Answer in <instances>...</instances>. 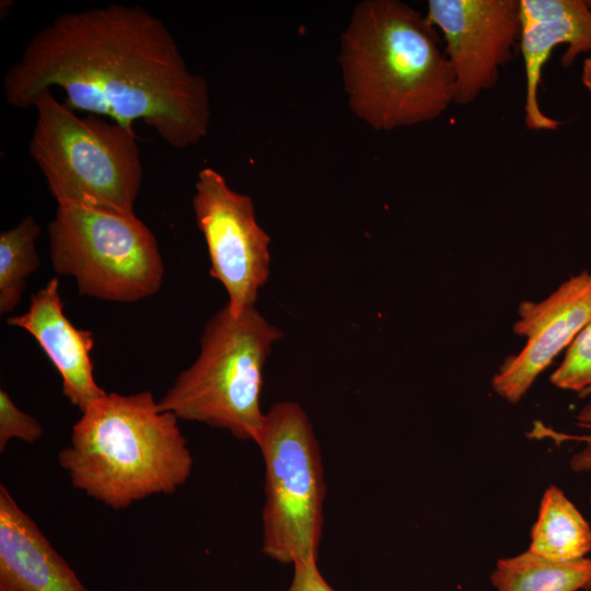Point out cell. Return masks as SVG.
Returning <instances> with one entry per match:
<instances>
[{"mask_svg": "<svg viewBox=\"0 0 591 591\" xmlns=\"http://www.w3.org/2000/svg\"><path fill=\"white\" fill-rule=\"evenodd\" d=\"M32 107L30 155L57 205L134 215L142 182L135 130L93 114L80 117L53 90L38 94Z\"/></svg>", "mask_w": 591, "mask_h": 591, "instance_id": "277c9868", "label": "cell"}, {"mask_svg": "<svg viewBox=\"0 0 591 591\" xmlns=\"http://www.w3.org/2000/svg\"><path fill=\"white\" fill-rule=\"evenodd\" d=\"M0 591H90L3 485Z\"/></svg>", "mask_w": 591, "mask_h": 591, "instance_id": "4fadbf2b", "label": "cell"}, {"mask_svg": "<svg viewBox=\"0 0 591 591\" xmlns=\"http://www.w3.org/2000/svg\"><path fill=\"white\" fill-rule=\"evenodd\" d=\"M522 23L519 48L525 70L524 124L534 131L556 130L561 123L538 104L543 67L553 50L567 46L560 62L572 66L591 51V2L584 0H520Z\"/></svg>", "mask_w": 591, "mask_h": 591, "instance_id": "8fae6325", "label": "cell"}, {"mask_svg": "<svg viewBox=\"0 0 591 591\" xmlns=\"http://www.w3.org/2000/svg\"><path fill=\"white\" fill-rule=\"evenodd\" d=\"M316 557L297 560L291 583L287 591H336L322 576Z\"/></svg>", "mask_w": 591, "mask_h": 591, "instance_id": "d6986e66", "label": "cell"}, {"mask_svg": "<svg viewBox=\"0 0 591 591\" xmlns=\"http://www.w3.org/2000/svg\"><path fill=\"white\" fill-rule=\"evenodd\" d=\"M576 422L584 433L575 434V441L583 445L570 457L569 465L576 473L591 474V402L578 413Z\"/></svg>", "mask_w": 591, "mask_h": 591, "instance_id": "ffe728a7", "label": "cell"}, {"mask_svg": "<svg viewBox=\"0 0 591 591\" xmlns=\"http://www.w3.org/2000/svg\"><path fill=\"white\" fill-rule=\"evenodd\" d=\"M193 208L210 258V275L229 296L234 315L254 306L269 276V235L258 225L252 198L233 190L211 167L197 175Z\"/></svg>", "mask_w": 591, "mask_h": 591, "instance_id": "ba28073f", "label": "cell"}, {"mask_svg": "<svg viewBox=\"0 0 591 591\" xmlns=\"http://www.w3.org/2000/svg\"><path fill=\"white\" fill-rule=\"evenodd\" d=\"M7 323L36 339L59 372L63 394L81 412L106 394L94 378L93 333L77 328L65 315L57 277L32 294L25 313L10 316Z\"/></svg>", "mask_w": 591, "mask_h": 591, "instance_id": "7c38bea8", "label": "cell"}, {"mask_svg": "<svg viewBox=\"0 0 591 591\" xmlns=\"http://www.w3.org/2000/svg\"><path fill=\"white\" fill-rule=\"evenodd\" d=\"M591 322V271L583 270L564 281L542 301H524L518 308L513 332L526 339L493 376L497 395L515 404L537 376L569 347Z\"/></svg>", "mask_w": 591, "mask_h": 591, "instance_id": "30bf717a", "label": "cell"}, {"mask_svg": "<svg viewBox=\"0 0 591 591\" xmlns=\"http://www.w3.org/2000/svg\"><path fill=\"white\" fill-rule=\"evenodd\" d=\"M551 383L586 397L591 395V322L566 349L560 364L549 376Z\"/></svg>", "mask_w": 591, "mask_h": 591, "instance_id": "e0dca14e", "label": "cell"}, {"mask_svg": "<svg viewBox=\"0 0 591 591\" xmlns=\"http://www.w3.org/2000/svg\"><path fill=\"white\" fill-rule=\"evenodd\" d=\"M581 82L591 94V58H586L582 63Z\"/></svg>", "mask_w": 591, "mask_h": 591, "instance_id": "44dd1931", "label": "cell"}, {"mask_svg": "<svg viewBox=\"0 0 591 591\" xmlns=\"http://www.w3.org/2000/svg\"><path fill=\"white\" fill-rule=\"evenodd\" d=\"M39 234L40 227L31 215L0 233V314L18 306L27 278L40 266L35 247Z\"/></svg>", "mask_w": 591, "mask_h": 591, "instance_id": "2e32d148", "label": "cell"}, {"mask_svg": "<svg viewBox=\"0 0 591 591\" xmlns=\"http://www.w3.org/2000/svg\"><path fill=\"white\" fill-rule=\"evenodd\" d=\"M426 19L443 36L457 105L493 89L520 43V0H429Z\"/></svg>", "mask_w": 591, "mask_h": 591, "instance_id": "9c48e42d", "label": "cell"}, {"mask_svg": "<svg viewBox=\"0 0 591 591\" xmlns=\"http://www.w3.org/2000/svg\"><path fill=\"white\" fill-rule=\"evenodd\" d=\"M255 443L265 465L263 553L282 564L317 558L326 485L305 412L294 402L275 404Z\"/></svg>", "mask_w": 591, "mask_h": 591, "instance_id": "52a82bcc", "label": "cell"}, {"mask_svg": "<svg viewBox=\"0 0 591 591\" xmlns=\"http://www.w3.org/2000/svg\"><path fill=\"white\" fill-rule=\"evenodd\" d=\"M58 462L76 489L114 510L174 493L193 470L178 418L149 391L106 393L91 403Z\"/></svg>", "mask_w": 591, "mask_h": 591, "instance_id": "3957f363", "label": "cell"}, {"mask_svg": "<svg viewBox=\"0 0 591 591\" xmlns=\"http://www.w3.org/2000/svg\"><path fill=\"white\" fill-rule=\"evenodd\" d=\"M54 89L74 112L129 129L142 121L176 149L208 134L207 81L187 68L164 22L139 5L66 12L37 31L4 74V97L26 109Z\"/></svg>", "mask_w": 591, "mask_h": 591, "instance_id": "6da1fadb", "label": "cell"}, {"mask_svg": "<svg viewBox=\"0 0 591 591\" xmlns=\"http://www.w3.org/2000/svg\"><path fill=\"white\" fill-rule=\"evenodd\" d=\"M586 591H591V588H590V589H588V590H586Z\"/></svg>", "mask_w": 591, "mask_h": 591, "instance_id": "7402d4cb", "label": "cell"}, {"mask_svg": "<svg viewBox=\"0 0 591 591\" xmlns=\"http://www.w3.org/2000/svg\"><path fill=\"white\" fill-rule=\"evenodd\" d=\"M338 60L349 107L375 130L428 123L454 104L451 66L434 27L403 1L358 3Z\"/></svg>", "mask_w": 591, "mask_h": 591, "instance_id": "7a4b0ae2", "label": "cell"}, {"mask_svg": "<svg viewBox=\"0 0 591 591\" xmlns=\"http://www.w3.org/2000/svg\"><path fill=\"white\" fill-rule=\"evenodd\" d=\"M43 434L40 424L20 409L8 392L0 390V451L3 452L11 439L27 443L36 442Z\"/></svg>", "mask_w": 591, "mask_h": 591, "instance_id": "ac0fdd59", "label": "cell"}, {"mask_svg": "<svg viewBox=\"0 0 591 591\" xmlns=\"http://www.w3.org/2000/svg\"><path fill=\"white\" fill-rule=\"evenodd\" d=\"M281 336L255 306L240 315L223 306L207 322L196 361L158 401L160 409L255 442L265 420L263 368Z\"/></svg>", "mask_w": 591, "mask_h": 591, "instance_id": "5b68a950", "label": "cell"}, {"mask_svg": "<svg viewBox=\"0 0 591 591\" xmlns=\"http://www.w3.org/2000/svg\"><path fill=\"white\" fill-rule=\"evenodd\" d=\"M529 551L555 561H573L591 552V526L563 489L549 485L543 493Z\"/></svg>", "mask_w": 591, "mask_h": 591, "instance_id": "5bb4252c", "label": "cell"}, {"mask_svg": "<svg viewBox=\"0 0 591 591\" xmlns=\"http://www.w3.org/2000/svg\"><path fill=\"white\" fill-rule=\"evenodd\" d=\"M48 237L54 270L74 278L82 296L132 303L162 286L158 242L135 213L60 204Z\"/></svg>", "mask_w": 591, "mask_h": 591, "instance_id": "8992f818", "label": "cell"}, {"mask_svg": "<svg viewBox=\"0 0 591 591\" xmlns=\"http://www.w3.org/2000/svg\"><path fill=\"white\" fill-rule=\"evenodd\" d=\"M490 580L496 591H586L591 558L555 561L526 549L498 559Z\"/></svg>", "mask_w": 591, "mask_h": 591, "instance_id": "9a60e30c", "label": "cell"}]
</instances>
